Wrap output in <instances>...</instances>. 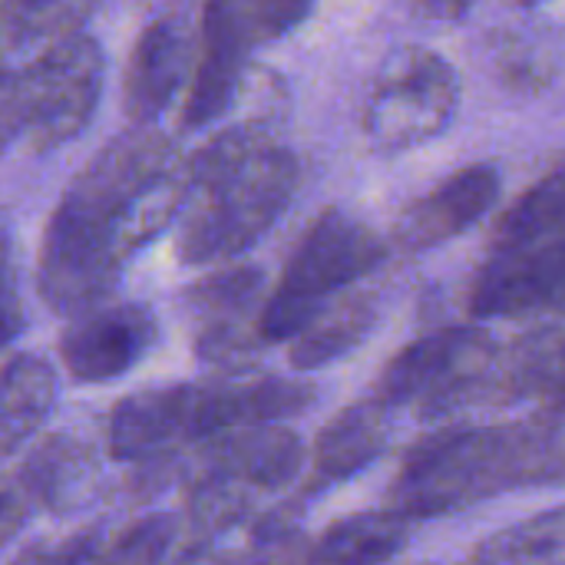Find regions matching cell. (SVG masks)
<instances>
[{"instance_id":"cell-1","label":"cell","mask_w":565,"mask_h":565,"mask_svg":"<svg viewBox=\"0 0 565 565\" xmlns=\"http://www.w3.org/2000/svg\"><path fill=\"white\" fill-rule=\"evenodd\" d=\"M175 149L149 126L109 139L66 185L40 245V291L73 311L99 301L136 242L159 232L179 199Z\"/></svg>"},{"instance_id":"cell-2","label":"cell","mask_w":565,"mask_h":565,"mask_svg":"<svg viewBox=\"0 0 565 565\" xmlns=\"http://www.w3.org/2000/svg\"><path fill=\"white\" fill-rule=\"evenodd\" d=\"M384 252L387 248L377 232L338 209H328L288 258L285 275L262 311V334L268 341L301 334L341 288L374 271Z\"/></svg>"},{"instance_id":"cell-3","label":"cell","mask_w":565,"mask_h":565,"mask_svg":"<svg viewBox=\"0 0 565 565\" xmlns=\"http://www.w3.org/2000/svg\"><path fill=\"white\" fill-rule=\"evenodd\" d=\"M298 172L288 149L268 146L235 175L199 192V205L182 225L179 255L189 265H209L252 248L295 199Z\"/></svg>"},{"instance_id":"cell-4","label":"cell","mask_w":565,"mask_h":565,"mask_svg":"<svg viewBox=\"0 0 565 565\" xmlns=\"http://www.w3.org/2000/svg\"><path fill=\"white\" fill-rule=\"evenodd\" d=\"M516 440L500 430H447L424 437L394 483V513L444 516L493 493L516 467Z\"/></svg>"},{"instance_id":"cell-5","label":"cell","mask_w":565,"mask_h":565,"mask_svg":"<svg viewBox=\"0 0 565 565\" xmlns=\"http://www.w3.org/2000/svg\"><path fill=\"white\" fill-rule=\"evenodd\" d=\"M460 99L454 66L424 46L401 50L387 60L364 113L367 139L381 152H404L437 139Z\"/></svg>"},{"instance_id":"cell-6","label":"cell","mask_w":565,"mask_h":565,"mask_svg":"<svg viewBox=\"0 0 565 565\" xmlns=\"http://www.w3.org/2000/svg\"><path fill=\"white\" fill-rule=\"evenodd\" d=\"M26 89V132L23 139L36 149H60L96 113L103 93V50L93 36H60L23 70Z\"/></svg>"},{"instance_id":"cell-7","label":"cell","mask_w":565,"mask_h":565,"mask_svg":"<svg viewBox=\"0 0 565 565\" xmlns=\"http://www.w3.org/2000/svg\"><path fill=\"white\" fill-rule=\"evenodd\" d=\"M559 305H565V228L523 248L493 252L470 291L473 318H526Z\"/></svg>"},{"instance_id":"cell-8","label":"cell","mask_w":565,"mask_h":565,"mask_svg":"<svg viewBox=\"0 0 565 565\" xmlns=\"http://www.w3.org/2000/svg\"><path fill=\"white\" fill-rule=\"evenodd\" d=\"M500 195V169L493 162H473L450 172L430 192L404 209L394 238L407 252H427L470 232Z\"/></svg>"},{"instance_id":"cell-9","label":"cell","mask_w":565,"mask_h":565,"mask_svg":"<svg viewBox=\"0 0 565 565\" xmlns=\"http://www.w3.org/2000/svg\"><path fill=\"white\" fill-rule=\"evenodd\" d=\"M192 63V36L179 20L149 23L129 56L122 106L136 126H152L175 99Z\"/></svg>"},{"instance_id":"cell-10","label":"cell","mask_w":565,"mask_h":565,"mask_svg":"<svg viewBox=\"0 0 565 565\" xmlns=\"http://www.w3.org/2000/svg\"><path fill=\"white\" fill-rule=\"evenodd\" d=\"M152 341V321L142 308H109L79 318L60 341L73 377L93 384L126 374Z\"/></svg>"},{"instance_id":"cell-11","label":"cell","mask_w":565,"mask_h":565,"mask_svg":"<svg viewBox=\"0 0 565 565\" xmlns=\"http://www.w3.org/2000/svg\"><path fill=\"white\" fill-rule=\"evenodd\" d=\"M487 351V338L473 328H444L407 344L381 374V401L387 407L407 404L420 394H434L444 381L457 377L477 354Z\"/></svg>"},{"instance_id":"cell-12","label":"cell","mask_w":565,"mask_h":565,"mask_svg":"<svg viewBox=\"0 0 565 565\" xmlns=\"http://www.w3.org/2000/svg\"><path fill=\"white\" fill-rule=\"evenodd\" d=\"M248 53L252 50L245 43H238L225 26H218L209 17L202 20V50H199L192 86H189L185 106H182L185 129H202L232 106L238 83L245 76Z\"/></svg>"},{"instance_id":"cell-13","label":"cell","mask_w":565,"mask_h":565,"mask_svg":"<svg viewBox=\"0 0 565 565\" xmlns=\"http://www.w3.org/2000/svg\"><path fill=\"white\" fill-rule=\"evenodd\" d=\"M407 543V516L401 513H361L348 516L318 543V563L381 565L394 559Z\"/></svg>"},{"instance_id":"cell-14","label":"cell","mask_w":565,"mask_h":565,"mask_svg":"<svg viewBox=\"0 0 565 565\" xmlns=\"http://www.w3.org/2000/svg\"><path fill=\"white\" fill-rule=\"evenodd\" d=\"M565 228V159L536 179L497 222L493 248L510 252Z\"/></svg>"},{"instance_id":"cell-15","label":"cell","mask_w":565,"mask_h":565,"mask_svg":"<svg viewBox=\"0 0 565 565\" xmlns=\"http://www.w3.org/2000/svg\"><path fill=\"white\" fill-rule=\"evenodd\" d=\"M473 565H565V507L483 540Z\"/></svg>"},{"instance_id":"cell-16","label":"cell","mask_w":565,"mask_h":565,"mask_svg":"<svg viewBox=\"0 0 565 565\" xmlns=\"http://www.w3.org/2000/svg\"><path fill=\"white\" fill-rule=\"evenodd\" d=\"M374 321H377V308L367 298H351L334 308H324L301 334H295L291 358L305 371L321 367V364L348 354L358 341H364V334L374 328Z\"/></svg>"},{"instance_id":"cell-17","label":"cell","mask_w":565,"mask_h":565,"mask_svg":"<svg viewBox=\"0 0 565 565\" xmlns=\"http://www.w3.org/2000/svg\"><path fill=\"white\" fill-rule=\"evenodd\" d=\"M384 414L381 407L344 411L318 444V467L324 477L341 480L364 470L384 450Z\"/></svg>"},{"instance_id":"cell-18","label":"cell","mask_w":565,"mask_h":565,"mask_svg":"<svg viewBox=\"0 0 565 565\" xmlns=\"http://www.w3.org/2000/svg\"><path fill=\"white\" fill-rule=\"evenodd\" d=\"M311 3L315 0H209L205 17L222 23L248 50H255L258 43L278 40L295 30L311 13Z\"/></svg>"},{"instance_id":"cell-19","label":"cell","mask_w":565,"mask_h":565,"mask_svg":"<svg viewBox=\"0 0 565 565\" xmlns=\"http://www.w3.org/2000/svg\"><path fill=\"white\" fill-rule=\"evenodd\" d=\"M268 146H275V142L268 139V132L262 126H228L215 139H209L202 149L192 152L182 179H185L189 192L199 195V192L225 182L228 175H235L242 166H248Z\"/></svg>"},{"instance_id":"cell-20","label":"cell","mask_w":565,"mask_h":565,"mask_svg":"<svg viewBox=\"0 0 565 565\" xmlns=\"http://www.w3.org/2000/svg\"><path fill=\"white\" fill-rule=\"evenodd\" d=\"M89 3L93 0H3L0 23L17 43H23L66 30L70 23H79Z\"/></svg>"},{"instance_id":"cell-21","label":"cell","mask_w":565,"mask_h":565,"mask_svg":"<svg viewBox=\"0 0 565 565\" xmlns=\"http://www.w3.org/2000/svg\"><path fill=\"white\" fill-rule=\"evenodd\" d=\"M26 132V89H23V70L10 73L0 70V149H7L13 139Z\"/></svg>"},{"instance_id":"cell-22","label":"cell","mask_w":565,"mask_h":565,"mask_svg":"<svg viewBox=\"0 0 565 565\" xmlns=\"http://www.w3.org/2000/svg\"><path fill=\"white\" fill-rule=\"evenodd\" d=\"M507 3H516V7H540V3H546V0H507Z\"/></svg>"}]
</instances>
